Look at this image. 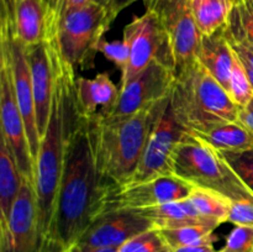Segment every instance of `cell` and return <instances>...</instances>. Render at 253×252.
<instances>
[{
    "label": "cell",
    "mask_w": 253,
    "mask_h": 252,
    "mask_svg": "<svg viewBox=\"0 0 253 252\" xmlns=\"http://www.w3.org/2000/svg\"><path fill=\"white\" fill-rule=\"evenodd\" d=\"M103 182L96 162L95 115H84L74 88L69 99L63 172L46 240L37 252H71L99 216Z\"/></svg>",
    "instance_id": "obj_1"
},
{
    "label": "cell",
    "mask_w": 253,
    "mask_h": 252,
    "mask_svg": "<svg viewBox=\"0 0 253 252\" xmlns=\"http://www.w3.org/2000/svg\"><path fill=\"white\" fill-rule=\"evenodd\" d=\"M170 101V95L130 116L119 119L95 115V152L104 188L132 180L153 130Z\"/></svg>",
    "instance_id": "obj_2"
},
{
    "label": "cell",
    "mask_w": 253,
    "mask_h": 252,
    "mask_svg": "<svg viewBox=\"0 0 253 252\" xmlns=\"http://www.w3.org/2000/svg\"><path fill=\"white\" fill-rule=\"evenodd\" d=\"M170 108L187 132L239 121V106L230 93L199 63L175 76Z\"/></svg>",
    "instance_id": "obj_3"
},
{
    "label": "cell",
    "mask_w": 253,
    "mask_h": 252,
    "mask_svg": "<svg viewBox=\"0 0 253 252\" xmlns=\"http://www.w3.org/2000/svg\"><path fill=\"white\" fill-rule=\"evenodd\" d=\"M173 174L194 187L214 190L230 200H253L251 190L242 183L221 153L185 132L172 158Z\"/></svg>",
    "instance_id": "obj_4"
},
{
    "label": "cell",
    "mask_w": 253,
    "mask_h": 252,
    "mask_svg": "<svg viewBox=\"0 0 253 252\" xmlns=\"http://www.w3.org/2000/svg\"><path fill=\"white\" fill-rule=\"evenodd\" d=\"M114 19L108 7L90 1L61 20L53 42L64 62L74 69L94 68L99 43Z\"/></svg>",
    "instance_id": "obj_5"
},
{
    "label": "cell",
    "mask_w": 253,
    "mask_h": 252,
    "mask_svg": "<svg viewBox=\"0 0 253 252\" xmlns=\"http://www.w3.org/2000/svg\"><path fill=\"white\" fill-rule=\"evenodd\" d=\"M146 9L155 12L165 30L174 62L175 76L198 62L202 36L190 0H143Z\"/></svg>",
    "instance_id": "obj_6"
},
{
    "label": "cell",
    "mask_w": 253,
    "mask_h": 252,
    "mask_svg": "<svg viewBox=\"0 0 253 252\" xmlns=\"http://www.w3.org/2000/svg\"><path fill=\"white\" fill-rule=\"evenodd\" d=\"M0 118L1 138L6 142L25 180L35 187V165L30 151L26 126L16 100L9 48L0 40Z\"/></svg>",
    "instance_id": "obj_7"
},
{
    "label": "cell",
    "mask_w": 253,
    "mask_h": 252,
    "mask_svg": "<svg viewBox=\"0 0 253 252\" xmlns=\"http://www.w3.org/2000/svg\"><path fill=\"white\" fill-rule=\"evenodd\" d=\"M193 189L194 185L175 174L163 175L146 182L104 188L99 202V215L116 210L145 209L187 199Z\"/></svg>",
    "instance_id": "obj_8"
},
{
    "label": "cell",
    "mask_w": 253,
    "mask_h": 252,
    "mask_svg": "<svg viewBox=\"0 0 253 252\" xmlns=\"http://www.w3.org/2000/svg\"><path fill=\"white\" fill-rule=\"evenodd\" d=\"M124 40L130 47V62L121 73L119 88L125 85L153 61H160L174 69V62L165 30L157 15L151 10L146 9L145 14L135 16L130 24L126 25Z\"/></svg>",
    "instance_id": "obj_9"
},
{
    "label": "cell",
    "mask_w": 253,
    "mask_h": 252,
    "mask_svg": "<svg viewBox=\"0 0 253 252\" xmlns=\"http://www.w3.org/2000/svg\"><path fill=\"white\" fill-rule=\"evenodd\" d=\"M0 40L6 42L7 48H9L16 100L19 104L20 111H21L22 119L25 121V126H26L30 151H31L35 165L37 156H39L41 138H40L39 128H37L36 106H35L31 73H30L29 62L26 58V46L15 36L9 17L2 11L1 24H0Z\"/></svg>",
    "instance_id": "obj_10"
},
{
    "label": "cell",
    "mask_w": 253,
    "mask_h": 252,
    "mask_svg": "<svg viewBox=\"0 0 253 252\" xmlns=\"http://www.w3.org/2000/svg\"><path fill=\"white\" fill-rule=\"evenodd\" d=\"M174 81V69L160 61L151 62L142 72L125 85L120 86V95L115 109L103 118L119 119L130 116L150 104L167 98L172 93Z\"/></svg>",
    "instance_id": "obj_11"
},
{
    "label": "cell",
    "mask_w": 253,
    "mask_h": 252,
    "mask_svg": "<svg viewBox=\"0 0 253 252\" xmlns=\"http://www.w3.org/2000/svg\"><path fill=\"white\" fill-rule=\"evenodd\" d=\"M40 246L36 193L25 180L9 219L0 225V252H37Z\"/></svg>",
    "instance_id": "obj_12"
},
{
    "label": "cell",
    "mask_w": 253,
    "mask_h": 252,
    "mask_svg": "<svg viewBox=\"0 0 253 252\" xmlns=\"http://www.w3.org/2000/svg\"><path fill=\"white\" fill-rule=\"evenodd\" d=\"M187 131L175 119L170 101L160 123L153 130L142 158L130 183L146 182L173 174V152Z\"/></svg>",
    "instance_id": "obj_13"
},
{
    "label": "cell",
    "mask_w": 253,
    "mask_h": 252,
    "mask_svg": "<svg viewBox=\"0 0 253 252\" xmlns=\"http://www.w3.org/2000/svg\"><path fill=\"white\" fill-rule=\"evenodd\" d=\"M153 229L156 227L151 220L133 210L105 212L99 215L89 225L73 250L106 247L119 249L133 237Z\"/></svg>",
    "instance_id": "obj_14"
},
{
    "label": "cell",
    "mask_w": 253,
    "mask_h": 252,
    "mask_svg": "<svg viewBox=\"0 0 253 252\" xmlns=\"http://www.w3.org/2000/svg\"><path fill=\"white\" fill-rule=\"evenodd\" d=\"M26 58L34 89L37 128L40 138H42L48 125L54 91V67L49 42L42 41L26 46Z\"/></svg>",
    "instance_id": "obj_15"
},
{
    "label": "cell",
    "mask_w": 253,
    "mask_h": 252,
    "mask_svg": "<svg viewBox=\"0 0 253 252\" xmlns=\"http://www.w3.org/2000/svg\"><path fill=\"white\" fill-rule=\"evenodd\" d=\"M15 36L25 44L47 41L49 29L48 7L44 0H2Z\"/></svg>",
    "instance_id": "obj_16"
},
{
    "label": "cell",
    "mask_w": 253,
    "mask_h": 252,
    "mask_svg": "<svg viewBox=\"0 0 253 252\" xmlns=\"http://www.w3.org/2000/svg\"><path fill=\"white\" fill-rule=\"evenodd\" d=\"M77 100L79 109L85 116H108L118 104L120 88L111 81L106 72L98 73L93 79L77 77Z\"/></svg>",
    "instance_id": "obj_17"
},
{
    "label": "cell",
    "mask_w": 253,
    "mask_h": 252,
    "mask_svg": "<svg viewBox=\"0 0 253 252\" xmlns=\"http://www.w3.org/2000/svg\"><path fill=\"white\" fill-rule=\"evenodd\" d=\"M227 25L214 34L202 36L198 62L229 91L235 52L230 43Z\"/></svg>",
    "instance_id": "obj_18"
},
{
    "label": "cell",
    "mask_w": 253,
    "mask_h": 252,
    "mask_svg": "<svg viewBox=\"0 0 253 252\" xmlns=\"http://www.w3.org/2000/svg\"><path fill=\"white\" fill-rule=\"evenodd\" d=\"M133 211L143 215L152 221L156 229H174V227L188 226V225H205L216 229L220 225L209 221L199 214L189 198L175 202L166 203L157 207L137 209Z\"/></svg>",
    "instance_id": "obj_19"
},
{
    "label": "cell",
    "mask_w": 253,
    "mask_h": 252,
    "mask_svg": "<svg viewBox=\"0 0 253 252\" xmlns=\"http://www.w3.org/2000/svg\"><path fill=\"white\" fill-rule=\"evenodd\" d=\"M189 133L217 152H242L253 148V133L240 121L217 124Z\"/></svg>",
    "instance_id": "obj_20"
},
{
    "label": "cell",
    "mask_w": 253,
    "mask_h": 252,
    "mask_svg": "<svg viewBox=\"0 0 253 252\" xmlns=\"http://www.w3.org/2000/svg\"><path fill=\"white\" fill-rule=\"evenodd\" d=\"M25 183L15 157L1 138L0 146V225L9 219L14 203Z\"/></svg>",
    "instance_id": "obj_21"
},
{
    "label": "cell",
    "mask_w": 253,
    "mask_h": 252,
    "mask_svg": "<svg viewBox=\"0 0 253 252\" xmlns=\"http://www.w3.org/2000/svg\"><path fill=\"white\" fill-rule=\"evenodd\" d=\"M235 2L231 0H190L195 24L203 36H208L226 26Z\"/></svg>",
    "instance_id": "obj_22"
},
{
    "label": "cell",
    "mask_w": 253,
    "mask_h": 252,
    "mask_svg": "<svg viewBox=\"0 0 253 252\" xmlns=\"http://www.w3.org/2000/svg\"><path fill=\"white\" fill-rule=\"evenodd\" d=\"M189 199L199 214L209 221L217 225L227 221L231 200L225 195L214 190L194 187Z\"/></svg>",
    "instance_id": "obj_23"
},
{
    "label": "cell",
    "mask_w": 253,
    "mask_h": 252,
    "mask_svg": "<svg viewBox=\"0 0 253 252\" xmlns=\"http://www.w3.org/2000/svg\"><path fill=\"white\" fill-rule=\"evenodd\" d=\"M214 230L205 225H188V226L174 227V229L160 230L166 246L169 249H177L192 245L214 242Z\"/></svg>",
    "instance_id": "obj_24"
},
{
    "label": "cell",
    "mask_w": 253,
    "mask_h": 252,
    "mask_svg": "<svg viewBox=\"0 0 253 252\" xmlns=\"http://www.w3.org/2000/svg\"><path fill=\"white\" fill-rule=\"evenodd\" d=\"M229 31L253 48V0H239L232 9Z\"/></svg>",
    "instance_id": "obj_25"
},
{
    "label": "cell",
    "mask_w": 253,
    "mask_h": 252,
    "mask_svg": "<svg viewBox=\"0 0 253 252\" xmlns=\"http://www.w3.org/2000/svg\"><path fill=\"white\" fill-rule=\"evenodd\" d=\"M229 93L239 108L247 105L253 98V88L247 76L246 68L236 53L234 57V63H232Z\"/></svg>",
    "instance_id": "obj_26"
},
{
    "label": "cell",
    "mask_w": 253,
    "mask_h": 252,
    "mask_svg": "<svg viewBox=\"0 0 253 252\" xmlns=\"http://www.w3.org/2000/svg\"><path fill=\"white\" fill-rule=\"evenodd\" d=\"M227 165L253 194V148L242 152H220Z\"/></svg>",
    "instance_id": "obj_27"
},
{
    "label": "cell",
    "mask_w": 253,
    "mask_h": 252,
    "mask_svg": "<svg viewBox=\"0 0 253 252\" xmlns=\"http://www.w3.org/2000/svg\"><path fill=\"white\" fill-rule=\"evenodd\" d=\"M166 246L160 230L146 231L119 247L118 252H160Z\"/></svg>",
    "instance_id": "obj_28"
},
{
    "label": "cell",
    "mask_w": 253,
    "mask_h": 252,
    "mask_svg": "<svg viewBox=\"0 0 253 252\" xmlns=\"http://www.w3.org/2000/svg\"><path fill=\"white\" fill-rule=\"evenodd\" d=\"M98 51L104 54L108 61L113 62L118 69H120L121 73L126 69L130 62V47L125 40H116V41H103L99 43Z\"/></svg>",
    "instance_id": "obj_29"
},
{
    "label": "cell",
    "mask_w": 253,
    "mask_h": 252,
    "mask_svg": "<svg viewBox=\"0 0 253 252\" xmlns=\"http://www.w3.org/2000/svg\"><path fill=\"white\" fill-rule=\"evenodd\" d=\"M253 227L235 225L234 230L227 236L224 247L217 252H252Z\"/></svg>",
    "instance_id": "obj_30"
},
{
    "label": "cell",
    "mask_w": 253,
    "mask_h": 252,
    "mask_svg": "<svg viewBox=\"0 0 253 252\" xmlns=\"http://www.w3.org/2000/svg\"><path fill=\"white\" fill-rule=\"evenodd\" d=\"M227 222L253 227V200H231Z\"/></svg>",
    "instance_id": "obj_31"
},
{
    "label": "cell",
    "mask_w": 253,
    "mask_h": 252,
    "mask_svg": "<svg viewBox=\"0 0 253 252\" xmlns=\"http://www.w3.org/2000/svg\"><path fill=\"white\" fill-rule=\"evenodd\" d=\"M227 31H229V25H227ZM229 40L230 43H231L232 49H234L235 53L240 57L241 61H244L245 63L250 64L253 67V48L247 43L245 40L240 39V37L234 36V35L230 34L229 31Z\"/></svg>",
    "instance_id": "obj_32"
},
{
    "label": "cell",
    "mask_w": 253,
    "mask_h": 252,
    "mask_svg": "<svg viewBox=\"0 0 253 252\" xmlns=\"http://www.w3.org/2000/svg\"><path fill=\"white\" fill-rule=\"evenodd\" d=\"M239 121L253 133V98L247 105L239 109Z\"/></svg>",
    "instance_id": "obj_33"
},
{
    "label": "cell",
    "mask_w": 253,
    "mask_h": 252,
    "mask_svg": "<svg viewBox=\"0 0 253 252\" xmlns=\"http://www.w3.org/2000/svg\"><path fill=\"white\" fill-rule=\"evenodd\" d=\"M170 250H172L173 252H217L214 247V242H207V244L177 247V249H170Z\"/></svg>",
    "instance_id": "obj_34"
},
{
    "label": "cell",
    "mask_w": 253,
    "mask_h": 252,
    "mask_svg": "<svg viewBox=\"0 0 253 252\" xmlns=\"http://www.w3.org/2000/svg\"><path fill=\"white\" fill-rule=\"evenodd\" d=\"M137 0H113V4H111V16L115 20V17L118 16L119 12L123 11L124 9H126L127 6H130L131 4H133Z\"/></svg>",
    "instance_id": "obj_35"
},
{
    "label": "cell",
    "mask_w": 253,
    "mask_h": 252,
    "mask_svg": "<svg viewBox=\"0 0 253 252\" xmlns=\"http://www.w3.org/2000/svg\"><path fill=\"white\" fill-rule=\"evenodd\" d=\"M118 247H106V249H81L73 250L72 252H118Z\"/></svg>",
    "instance_id": "obj_36"
},
{
    "label": "cell",
    "mask_w": 253,
    "mask_h": 252,
    "mask_svg": "<svg viewBox=\"0 0 253 252\" xmlns=\"http://www.w3.org/2000/svg\"><path fill=\"white\" fill-rule=\"evenodd\" d=\"M242 63H244L245 68H246L247 76H249V79H250V82H251V85H252V88H253V67L250 66V64L245 63L244 61H242Z\"/></svg>",
    "instance_id": "obj_37"
},
{
    "label": "cell",
    "mask_w": 253,
    "mask_h": 252,
    "mask_svg": "<svg viewBox=\"0 0 253 252\" xmlns=\"http://www.w3.org/2000/svg\"><path fill=\"white\" fill-rule=\"evenodd\" d=\"M93 1L98 2V4H100V5H103V6L108 7L109 11L111 10V4H113V0H93ZM110 14H111V11H110Z\"/></svg>",
    "instance_id": "obj_38"
},
{
    "label": "cell",
    "mask_w": 253,
    "mask_h": 252,
    "mask_svg": "<svg viewBox=\"0 0 253 252\" xmlns=\"http://www.w3.org/2000/svg\"><path fill=\"white\" fill-rule=\"evenodd\" d=\"M160 252H173V251H172V250H170L168 246H165L162 250H161Z\"/></svg>",
    "instance_id": "obj_39"
},
{
    "label": "cell",
    "mask_w": 253,
    "mask_h": 252,
    "mask_svg": "<svg viewBox=\"0 0 253 252\" xmlns=\"http://www.w3.org/2000/svg\"><path fill=\"white\" fill-rule=\"evenodd\" d=\"M231 1H234V2H235V4H236V2H237V1H239V0H231Z\"/></svg>",
    "instance_id": "obj_40"
},
{
    "label": "cell",
    "mask_w": 253,
    "mask_h": 252,
    "mask_svg": "<svg viewBox=\"0 0 253 252\" xmlns=\"http://www.w3.org/2000/svg\"><path fill=\"white\" fill-rule=\"evenodd\" d=\"M252 252H253V251H252Z\"/></svg>",
    "instance_id": "obj_41"
}]
</instances>
